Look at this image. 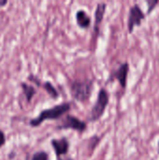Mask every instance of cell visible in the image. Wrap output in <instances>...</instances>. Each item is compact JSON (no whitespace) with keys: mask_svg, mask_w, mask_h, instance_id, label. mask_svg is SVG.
I'll return each mask as SVG.
<instances>
[{"mask_svg":"<svg viewBox=\"0 0 159 160\" xmlns=\"http://www.w3.org/2000/svg\"><path fill=\"white\" fill-rule=\"evenodd\" d=\"M70 110H71L70 102H63L57 104L52 108L41 111L36 118H33L29 121V125L33 128H37L47 120H58L64 115H66Z\"/></svg>","mask_w":159,"mask_h":160,"instance_id":"cell-1","label":"cell"},{"mask_svg":"<svg viewBox=\"0 0 159 160\" xmlns=\"http://www.w3.org/2000/svg\"><path fill=\"white\" fill-rule=\"evenodd\" d=\"M94 88L92 80H76L70 82L69 90L71 97L78 102H86L89 100Z\"/></svg>","mask_w":159,"mask_h":160,"instance_id":"cell-2","label":"cell"},{"mask_svg":"<svg viewBox=\"0 0 159 160\" xmlns=\"http://www.w3.org/2000/svg\"><path fill=\"white\" fill-rule=\"evenodd\" d=\"M109 102H110V95L108 91L105 88H101L97 94V100L90 111L88 120L90 122L98 121L104 115L105 111L109 105Z\"/></svg>","mask_w":159,"mask_h":160,"instance_id":"cell-3","label":"cell"},{"mask_svg":"<svg viewBox=\"0 0 159 160\" xmlns=\"http://www.w3.org/2000/svg\"><path fill=\"white\" fill-rule=\"evenodd\" d=\"M87 128V124L81 120L80 118L71 115V114H67L61 123L56 126V129L58 130H66V129H71L75 130L79 133H82L86 130Z\"/></svg>","mask_w":159,"mask_h":160,"instance_id":"cell-4","label":"cell"},{"mask_svg":"<svg viewBox=\"0 0 159 160\" xmlns=\"http://www.w3.org/2000/svg\"><path fill=\"white\" fill-rule=\"evenodd\" d=\"M146 15L142 9L139 4H134L130 7L128 11V19H127V31L128 33H133L135 27L141 26L142 22L145 20Z\"/></svg>","mask_w":159,"mask_h":160,"instance_id":"cell-5","label":"cell"},{"mask_svg":"<svg viewBox=\"0 0 159 160\" xmlns=\"http://www.w3.org/2000/svg\"><path fill=\"white\" fill-rule=\"evenodd\" d=\"M128 72H129V64L128 62H124L111 73L110 81H112V80L118 81L120 86L123 89H126L127 84Z\"/></svg>","mask_w":159,"mask_h":160,"instance_id":"cell-6","label":"cell"},{"mask_svg":"<svg viewBox=\"0 0 159 160\" xmlns=\"http://www.w3.org/2000/svg\"><path fill=\"white\" fill-rule=\"evenodd\" d=\"M51 145H52L57 158L67 156L69 151V147H70V143H69L68 140L65 137H63L61 139H52L51 141Z\"/></svg>","mask_w":159,"mask_h":160,"instance_id":"cell-7","label":"cell"},{"mask_svg":"<svg viewBox=\"0 0 159 160\" xmlns=\"http://www.w3.org/2000/svg\"><path fill=\"white\" fill-rule=\"evenodd\" d=\"M106 9H107L106 3H98L97 5L96 10H95V22H94V34L96 35V37H97L99 34L100 25L104 19Z\"/></svg>","mask_w":159,"mask_h":160,"instance_id":"cell-8","label":"cell"},{"mask_svg":"<svg viewBox=\"0 0 159 160\" xmlns=\"http://www.w3.org/2000/svg\"><path fill=\"white\" fill-rule=\"evenodd\" d=\"M76 23L82 29H87L91 25V17L83 9H79L75 15Z\"/></svg>","mask_w":159,"mask_h":160,"instance_id":"cell-9","label":"cell"},{"mask_svg":"<svg viewBox=\"0 0 159 160\" xmlns=\"http://www.w3.org/2000/svg\"><path fill=\"white\" fill-rule=\"evenodd\" d=\"M21 87L22 90V93L25 97V99L28 103H30L34 98V96L37 94V90L34 86L31 84H28L26 82H21Z\"/></svg>","mask_w":159,"mask_h":160,"instance_id":"cell-10","label":"cell"},{"mask_svg":"<svg viewBox=\"0 0 159 160\" xmlns=\"http://www.w3.org/2000/svg\"><path fill=\"white\" fill-rule=\"evenodd\" d=\"M41 87L47 92V94L52 99H57L59 98V92H58V90L55 88V86L51 82H42Z\"/></svg>","mask_w":159,"mask_h":160,"instance_id":"cell-11","label":"cell"},{"mask_svg":"<svg viewBox=\"0 0 159 160\" xmlns=\"http://www.w3.org/2000/svg\"><path fill=\"white\" fill-rule=\"evenodd\" d=\"M31 160H50V158L48 153H46L45 151H38L32 156Z\"/></svg>","mask_w":159,"mask_h":160,"instance_id":"cell-12","label":"cell"},{"mask_svg":"<svg viewBox=\"0 0 159 160\" xmlns=\"http://www.w3.org/2000/svg\"><path fill=\"white\" fill-rule=\"evenodd\" d=\"M147 14H150L153 12V10L156 8V7L159 4L158 0H148L147 2Z\"/></svg>","mask_w":159,"mask_h":160,"instance_id":"cell-13","label":"cell"},{"mask_svg":"<svg viewBox=\"0 0 159 160\" xmlns=\"http://www.w3.org/2000/svg\"><path fill=\"white\" fill-rule=\"evenodd\" d=\"M5 143H6V136H5V133L0 129V148L4 146Z\"/></svg>","mask_w":159,"mask_h":160,"instance_id":"cell-14","label":"cell"},{"mask_svg":"<svg viewBox=\"0 0 159 160\" xmlns=\"http://www.w3.org/2000/svg\"><path fill=\"white\" fill-rule=\"evenodd\" d=\"M58 160H74L73 158H69V157H67V158H57Z\"/></svg>","mask_w":159,"mask_h":160,"instance_id":"cell-15","label":"cell"},{"mask_svg":"<svg viewBox=\"0 0 159 160\" xmlns=\"http://www.w3.org/2000/svg\"><path fill=\"white\" fill-rule=\"evenodd\" d=\"M7 1H1V2H0V7H1V6H5V5H7Z\"/></svg>","mask_w":159,"mask_h":160,"instance_id":"cell-16","label":"cell"},{"mask_svg":"<svg viewBox=\"0 0 159 160\" xmlns=\"http://www.w3.org/2000/svg\"><path fill=\"white\" fill-rule=\"evenodd\" d=\"M157 149H158V154H159V141H158V142H157Z\"/></svg>","mask_w":159,"mask_h":160,"instance_id":"cell-17","label":"cell"}]
</instances>
